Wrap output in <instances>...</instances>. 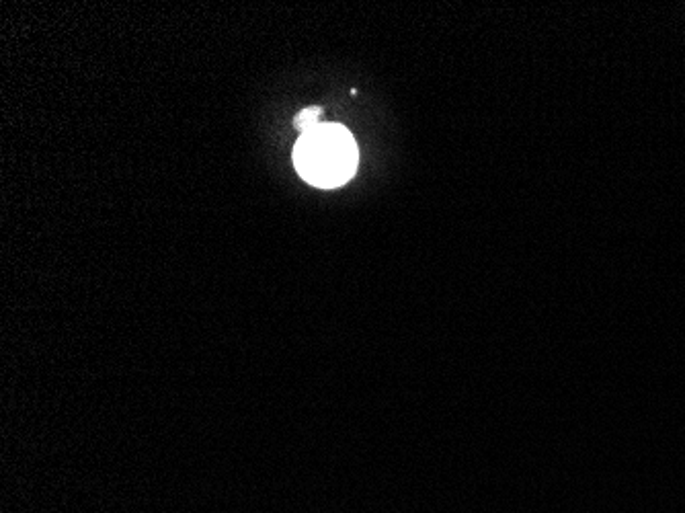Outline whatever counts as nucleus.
<instances>
[{
  "label": "nucleus",
  "mask_w": 685,
  "mask_h": 513,
  "mask_svg": "<svg viewBox=\"0 0 685 513\" xmlns=\"http://www.w3.org/2000/svg\"><path fill=\"white\" fill-rule=\"evenodd\" d=\"M359 154L351 132L341 124H325L302 134L294 146V165L302 179L333 189L347 183L357 169Z\"/></svg>",
  "instance_id": "obj_1"
},
{
  "label": "nucleus",
  "mask_w": 685,
  "mask_h": 513,
  "mask_svg": "<svg viewBox=\"0 0 685 513\" xmlns=\"http://www.w3.org/2000/svg\"><path fill=\"white\" fill-rule=\"evenodd\" d=\"M320 115H322V109H320V107H306V109H302V111L294 117V126H296V130H300L302 134H306V132H310L312 128L320 126V124H322V122H320Z\"/></svg>",
  "instance_id": "obj_2"
}]
</instances>
